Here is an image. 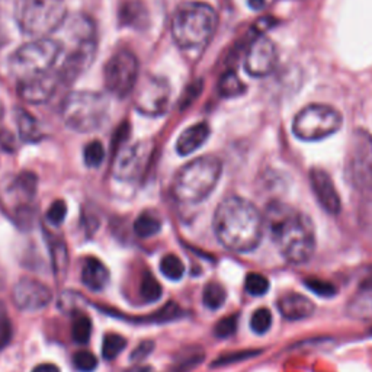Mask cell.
<instances>
[{"instance_id":"obj_1","label":"cell","mask_w":372,"mask_h":372,"mask_svg":"<svg viewBox=\"0 0 372 372\" xmlns=\"http://www.w3.org/2000/svg\"><path fill=\"white\" fill-rule=\"evenodd\" d=\"M264 218L275 246L288 262L301 265L311 259L315 251V230L304 213L285 202L272 201Z\"/></svg>"},{"instance_id":"obj_2","label":"cell","mask_w":372,"mask_h":372,"mask_svg":"<svg viewBox=\"0 0 372 372\" xmlns=\"http://www.w3.org/2000/svg\"><path fill=\"white\" fill-rule=\"evenodd\" d=\"M265 218L256 206L242 197H228L214 213V231L226 249L236 253L255 251L264 237Z\"/></svg>"},{"instance_id":"obj_3","label":"cell","mask_w":372,"mask_h":372,"mask_svg":"<svg viewBox=\"0 0 372 372\" xmlns=\"http://www.w3.org/2000/svg\"><path fill=\"white\" fill-rule=\"evenodd\" d=\"M217 12L206 3L190 2L179 6L172 18L170 32L179 48L185 51L204 50L215 34Z\"/></svg>"},{"instance_id":"obj_4","label":"cell","mask_w":372,"mask_h":372,"mask_svg":"<svg viewBox=\"0 0 372 372\" xmlns=\"http://www.w3.org/2000/svg\"><path fill=\"white\" fill-rule=\"evenodd\" d=\"M223 173V163L215 156H204L189 161L173 182V197L182 204H199L208 198Z\"/></svg>"},{"instance_id":"obj_5","label":"cell","mask_w":372,"mask_h":372,"mask_svg":"<svg viewBox=\"0 0 372 372\" xmlns=\"http://www.w3.org/2000/svg\"><path fill=\"white\" fill-rule=\"evenodd\" d=\"M68 35L72 39V50L67 52L63 66L59 70L61 84H72L92 64L96 47H98V34L95 22L85 15H77L67 25Z\"/></svg>"},{"instance_id":"obj_6","label":"cell","mask_w":372,"mask_h":372,"mask_svg":"<svg viewBox=\"0 0 372 372\" xmlns=\"http://www.w3.org/2000/svg\"><path fill=\"white\" fill-rule=\"evenodd\" d=\"M15 21L25 35L47 38L66 23L67 6L64 0H17Z\"/></svg>"},{"instance_id":"obj_7","label":"cell","mask_w":372,"mask_h":372,"mask_svg":"<svg viewBox=\"0 0 372 372\" xmlns=\"http://www.w3.org/2000/svg\"><path fill=\"white\" fill-rule=\"evenodd\" d=\"M63 54V44L56 39L39 38L13 51L9 57V72L18 81L46 76L54 72Z\"/></svg>"},{"instance_id":"obj_8","label":"cell","mask_w":372,"mask_h":372,"mask_svg":"<svg viewBox=\"0 0 372 372\" xmlns=\"http://www.w3.org/2000/svg\"><path fill=\"white\" fill-rule=\"evenodd\" d=\"M108 111L109 104L102 93L76 90L66 96L61 106V118L70 130L86 134L104 126Z\"/></svg>"},{"instance_id":"obj_9","label":"cell","mask_w":372,"mask_h":372,"mask_svg":"<svg viewBox=\"0 0 372 372\" xmlns=\"http://www.w3.org/2000/svg\"><path fill=\"white\" fill-rule=\"evenodd\" d=\"M342 115L330 105L311 104L301 109L293 122V133L302 141H319L342 127Z\"/></svg>"},{"instance_id":"obj_10","label":"cell","mask_w":372,"mask_h":372,"mask_svg":"<svg viewBox=\"0 0 372 372\" xmlns=\"http://www.w3.org/2000/svg\"><path fill=\"white\" fill-rule=\"evenodd\" d=\"M344 172L356 189L372 186V134L364 128H356L351 137Z\"/></svg>"},{"instance_id":"obj_11","label":"cell","mask_w":372,"mask_h":372,"mask_svg":"<svg viewBox=\"0 0 372 372\" xmlns=\"http://www.w3.org/2000/svg\"><path fill=\"white\" fill-rule=\"evenodd\" d=\"M140 64L130 51H118L108 59L104 67L106 90L119 99L127 98L139 80Z\"/></svg>"},{"instance_id":"obj_12","label":"cell","mask_w":372,"mask_h":372,"mask_svg":"<svg viewBox=\"0 0 372 372\" xmlns=\"http://www.w3.org/2000/svg\"><path fill=\"white\" fill-rule=\"evenodd\" d=\"M153 150L155 144L150 140H141L124 147L117 156L114 176L124 182L139 181L148 166Z\"/></svg>"},{"instance_id":"obj_13","label":"cell","mask_w":372,"mask_h":372,"mask_svg":"<svg viewBox=\"0 0 372 372\" xmlns=\"http://www.w3.org/2000/svg\"><path fill=\"white\" fill-rule=\"evenodd\" d=\"M170 102V86L166 79L148 76L137 88L134 105L137 111L147 117H160L168 111Z\"/></svg>"},{"instance_id":"obj_14","label":"cell","mask_w":372,"mask_h":372,"mask_svg":"<svg viewBox=\"0 0 372 372\" xmlns=\"http://www.w3.org/2000/svg\"><path fill=\"white\" fill-rule=\"evenodd\" d=\"M278 52L272 41L265 37H256L247 47L244 57V70L252 77H265L277 67Z\"/></svg>"},{"instance_id":"obj_15","label":"cell","mask_w":372,"mask_h":372,"mask_svg":"<svg viewBox=\"0 0 372 372\" xmlns=\"http://www.w3.org/2000/svg\"><path fill=\"white\" fill-rule=\"evenodd\" d=\"M12 300L22 311H39L50 306L52 291L50 286L32 278H22L12 289Z\"/></svg>"},{"instance_id":"obj_16","label":"cell","mask_w":372,"mask_h":372,"mask_svg":"<svg viewBox=\"0 0 372 372\" xmlns=\"http://www.w3.org/2000/svg\"><path fill=\"white\" fill-rule=\"evenodd\" d=\"M61 80L59 72H52L46 76H38L18 81V95L21 99L30 105H41L48 102L57 92Z\"/></svg>"},{"instance_id":"obj_17","label":"cell","mask_w":372,"mask_h":372,"mask_svg":"<svg viewBox=\"0 0 372 372\" xmlns=\"http://www.w3.org/2000/svg\"><path fill=\"white\" fill-rule=\"evenodd\" d=\"M310 185L322 208L330 215H337L342 210V201L332 176L323 169L313 168L310 170Z\"/></svg>"},{"instance_id":"obj_18","label":"cell","mask_w":372,"mask_h":372,"mask_svg":"<svg viewBox=\"0 0 372 372\" xmlns=\"http://www.w3.org/2000/svg\"><path fill=\"white\" fill-rule=\"evenodd\" d=\"M278 310L286 320L309 319L314 313L315 306L306 295L298 293H286L278 298Z\"/></svg>"},{"instance_id":"obj_19","label":"cell","mask_w":372,"mask_h":372,"mask_svg":"<svg viewBox=\"0 0 372 372\" xmlns=\"http://www.w3.org/2000/svg\"><path fill=\"white\" fill-rule=\"evenodd\" d=\"M211 134L210 126L206 122H198L195 126L188 127L176 141V151L181 156H189L195 153L202 144L208 140Z\"/></svg>"},{"instance_id":"obj_20","label":"cell","mask_w":372,"mask_h":372,"mask_svg":"<svg viewBox=\"0 0 372 372\" xmlns=\"http://www.w3.org/2000/svg\"><path fill=\"white\" fill-rule=\"evenodd\" d=\"M81 282L90 291H104L109 284V271L99 259L88 257L81 268Z\"/></svg>"},{"instance_id":"obj_21","label":"cell","mask_w":372,"mask_h":372,"mask_svg":"<svg viewBox=\"0 0 372 372\" xmlns=\"http://www.w3.org/2000/svg\"><path fill=\"white\" fill-rule=\"evenodd\" d=\"M119 21L130 28H144L148 21V12L141 0H127L121 5Z\"/></svg>"},{"instance_id":"obj_22","label":"cell","mask_w":372,"mask_h":372,"mask_svg":"<svg viewBox=\"0 0 372 372\" xmlns=\"http://www.w3.org/2000/svg\"><path fill=\"white\" fill-rule=\"evenodd\" d=\"M15 121H17L18 135L22 141L35 143L41 139V131L38 127V122L32 117V114L25 111L23 108H17L15 109Z\"/></svg>"},{"instance_id":"obj_23","label":"cell","mask_w":372,"mask_h":372,"mask_svg":"<svg viewBox=\"0 0 372 372\" xmlns=\"http://www.w3.org/2000/svg\"><path fill=\"white\" fill-rule=\"evenodd\" d=\"M50 253H51V264L56 278L61 282L67 275L68 266V252L67 246L61 239H51L50 240Z\"/></svg>"},{"instance_id":"obj_24","label":"cell","mask_w":372,"mask_h":372,"mask_svg":"<svg viewBox=\"0 0 372 372\" xmlns=\"http://www.w3.org/2000/svg\"><path fill=\"white\" fill-rule=\"evenodd\" d=\"M348 314L360 320L372 319V288L361 289L348 304Z\"/></svg>"},{"instance_id":"obj_25","label":"cell","mask_w":372,"mask_h":372,"mask_svg":"<svg viewBox=\"0 0 372 372\" xmlns=\"http://www.w3.org/2000/svg\"><path fill=\"white\" fill-rule=\"evenodd\" d=\"M226 300H227V291L219 282L213 281L204 286L202 302L206 309H210V310L222 309L224 306Z\"/></svg>"},{"instance_id":"obj_26","label":"cell","mask_w":372,"mask_h":372,"mask_svg":"<svg viewBox=\"0 0 372 372\" xmlns=\"http://www.w3.org/2000/svg\"><path fill=\"white\" fill-rule=\"evenodd\" d=\"M205 360V353L201 351V348H189L185 352L179 353V356L175 360L173 372H190L195 369L198 365H201Z\"/></svg>"},{"instance_id":"obj_27","label":"cell","mask_w":372,"mask_h":372,"mask_svg":"<svg viewBox=\"0 0 372 372\" xmlns=\"http://www.w3.org/2000/svg\"><path fill=\"white\" fill-rule=\"evenodd\" d=\"M160 230H161V222L159 219V217L150 213H143L134 222V233L141 239L153 237Z\"/></svg>"},{"instance_id":"obj_28","label":"cell","mask_w":372,"mask_h":372,"mask_svg":"<svg viewBox=\"0 0 372 372\" xmlns=\"http://www.w3.org/2000/svg\"><path fill=\"white\" fill-rule=\"evenodd\" d=\"M218 92L224 98H237L246 92V85L234 72H226L219 79Z\"/></svg>"},{"instance_id":"obj_29","label":"cell","mask_w":372,"mask_h":372,"mask_svg":"<svg viewBox=\"0 0 372 372\" xmlns=\"http://www.w3.org/2000/svg\"><path fill=\"white\" fill-rule=\"evenodd\" d=\"M140 294L146 302H157L163 295V288L160 282L151 272L146 271L140 285Z\"/></svg>"},{"instance_id":"obj_30","label":"cell","mask_w":372,"mask_h":372,"mask_svg":"<svg viewBox=\"0 0 372 372\" xmlns=\"http://www.w3.org/2000/svg\"><path fill=\"white\" fill-rule=\"evenodd\" d=\"M160 272L163 273V277H166L168 280L179 281L185 273V265L176 255H166L160 260Z\"/></svg>"},{"instance_id":"obj_31","label":"cell","mask_w":372,"mask_h":372,"mask_svg":"<svg viewBox=\"0 0 372 372\" xmlns=\"http://www.w3.org/2000/svg\"><path fill=\"white\" fill-rule=\"evenodd\" d=\"M127 348V339L117 335V333H108L104 337L102 343V356L106 361H112L115 358Z\"/></svg>"},{"instance_id":"obj_32","label":"cell","mask_w":372,"mask_h":372,"mask_svg":"<svg viewBox=\"0 0 372 372\" xmlns=\"http://www.w3.org/2000/svg\"><path fill=\"white\" fill-rule=\"evenodd\" d=\"M92 335V320L86 314H77L72 326V337L79 344H86Z\"/></svg>"},{"instance_id":"obj_33","label":"cell","mask_w":372,"mask_h":372,"mask_svg":"<svg viewBox=\"0 0 372 372\" xmlns=\"http://www.w3.org/2000/svg\"><path fill=\"white\" fill-rule=\"evenodd\" d=\"M84 160L86 166L90 169L99 168L105 160V147L102 146V143L98 140L88 143L84 150Z\"/></svg>"},{"instance_id":"obj_34","label":"cell","mask_w":372,"mask_h":372,"mask_svg":"<svg viewBox=\"0 0 372 372\" xmlns=\"http://www.w3.org/2000/svg\"><path fill=\"white\" fill-rule=\"evenodd\" d=\"M269 280L262 273H249L244 280V288L247 294L253 297H262L269 291Z\"/></svg>"},{"instance_id":"obj_35","label":"cell","mask_w":372,"mask_h":372,"mask_svg":"<svg viewBox=\"0 0 372 372\" xmlns=\"http://www.w3.org/2000/svg\"><path fill=\"white\" fill-rule=\"evenodd\" d=\"M272 313L268 309H257L251 317V329L256 335H265L272 326Z\"/></svg>"},{"instance_id":"obj_36","label":"cell","mask_w":372,"mask_h":372,"mask_svg":"<svg viewBox=\"0 0 372 372\" xmlns=\"http://www.w3.org/2000/svg\"><path fill=\"white\" fill-rule=\"evenodd\" d=\"M259 353H260V351H252V349L224 353V355L217 358V360L213 362V366H224V365H231V364L243 362V361L251 360V358L257 356Z\"/></svg>"},{"instance_id":"obj_37","label":"cell","mask_w":372,"mask_h":372,"mask_svg":"<svg viewBox=\"0 0 372 372\" xmlns=\"http://www.w3.org/2000/svg\"><path fill=\"white\" fill-rule=\"evenodd\" d=\"M237 326H239V315L237 314L227 315L215 324L214 335L218 339H228L237 332Z\"/></svg>"},{"instance_id":"obj_38","label":"cell","mask_w":372,"mask_h":372,"mask_svg":"<svg viewBox=\"0 0 372 372\" xmlns=\"http://www.w3.org/2000/svg\"><path fill=\"white\" fill-rule=\"evenodd\" d=\"M12 336H13V327L10 317L8 314L5 304L0 301V351H3L8 346L12 340Z\"/></svg>"},{"instance_id":"obj_39","label":"cell","mask_w":372,"mask_h":372,"mask_svg":"<svg viewBox=\"0 0 372 372\" xmlns=\"http://www.w3.org/2000/svg\"><path fill=\"white\" fill-rule=\"evenodd\" d=\"M306 286L310 289L311 293H314L315 295L323 297V298H330L336 295L337 289L332 282L323 281L320 278H307L306 280Z\"/></svg>"},{"instance_id":"obj_40","label":"cell","mask_w":372,"mask_h":372,"mask_svg":"<svg viewBox=\"0 0 372 372\" xmlns=\"http://www.w3.org/2000/svg\"><path fill=\"white\" fill-rule=\"evenodd\" d=\"M73 365L80 372H92L98 366V358L89 351H79L73 356Z\"/></svg>"},{"instance_id":"obj_41","label":"cell","mask_w":372,"mask_h":372,"mask_svg":"<svg viewBox=\"0 0 372 372\" xmlns=\"http://www.w3.org/2000/svg\"><path fill=\"white\" fill-rule=\"evenodd\" d=\"M66 215H67V205L61 199L54 201L47 210V219L52 226H60L64 222Z\"/></svg>"},{"instance_id":"obj_42","label":"cell","mask_w":372,"mask_h":372,"mask_svg":"<svg viewBox=\"0 0 372 372\" xmlns=\"http://www.w3.org/2000/svg\"><path fill=\"white\" fill-rule=\"evenodd\" d=\"M153 349H155V343L151 342V340L141 342V343L139 344V346H137V348L133 351V353L130 355V360H131L133 362H141V361L146 360V358H147L151 352H153Z\"/></svg>"},{"instance_id":"obj_43","label":"cell","mask_w":372,"mask_h":372,"mask_svg":"<svg viewBox=\"0 0 372 372\" xmlns=\"http://www.w3.org/2000/svg\"><path fill=\"white\" fill-rule=\"evenodd\" d=\"M199 92H201V84H197V85H192V86H189L188 88V90H186V96H185V98L182 99V108H185V106H188L192 101H194V98H197V96L199 95Z\"/></svg>"},{"instance_id":"obj_44","label":"cell","mask_w":372,"mask_h":372,"mask_svg":"<svg viewBox=\"0 0 372 372\" xmlns=\"http://www.w3.org/2000/svg\"><path fill=\"white\" fill-rule=\"evenodd\" d=\"M32 372H61L60 368L57 365L54 364H41V365H37Z\"/></svg>"},{"instance_id":"obj_45","label":"cell","mask_w":372,"mask_h":372,"mask_svg":"<svg viewBox=\"0 0 372 372\" xmlns=\"http://www.w3.org/2000/svg\"><path fill=\"white\" fill-rule=\"evenodd\" d=\"M249 5L253 9H262L265 6V0H249Z\"/></svg>"},{"instance_id":"obj_46","label":"cell","mask_w":372,"mask_h":372,"mask_svg":"<svg viewBox=\"0 0 372 372\" xmlns=\"http://www.w3.org/2000/svg\"><path fill=\"white\" fill-rule=\"evenodd\" d=\"M130 372H151V368L150 366H139V368H134Z\"/></svg>"},{"instance_id":"obj_47","label":"cell","mask_w":372,"mask_h":372,"mask_svg":"<svg viewBox=\"0 0 372 372\" xmlns=\"http://www.w3.org/2000/svg\"><path fill=\"white\" fill-rule=\"evenodd\" d=\"M3 285V280H2V273H0V286Z\"/></svg>"},{"instance_id":"obj_48","label":"cell","mask_w":372,"mask_h":372,"mask_svg":"<svg viewBox=\"0 0 372 372\" xmlns=\"http://www.w3.org/2000/svg\"><path fill=\"white\" fill-rule=\"evenodd\" d=\"M0 118H2V109H0Z\"/></svg>"},{"instance_id":"obj_49","label":"cell","mask_w":372,"mask_h":372,"mask_svg":"<svg viewBox=\"0 0 372 372\" xmlns=\"http://www.w3.org/2000/svg\"><path fill=\"white\" fill-rule=\"evenodd\" d=\"M371 333H372V332H371Z\"/></svg>"}]
</instances>
